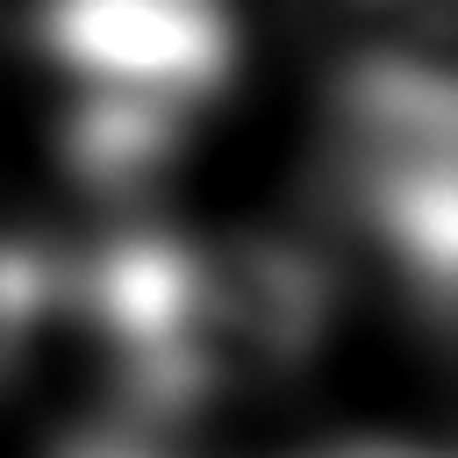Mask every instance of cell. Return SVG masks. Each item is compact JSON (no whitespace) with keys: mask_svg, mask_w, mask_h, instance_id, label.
<instances>
[{"mask_svg":"<svg viewBox=\"0 0 458 458\" xmlns=\"http://www.w3.org/2000/svg\"><path fill=\"white\" fill-rule=\"evenodd\" d=\"M329 458H429V451H408V444H344Z\"/></svg>","mask_w":458,"mask_h":458,"instance_id":"3","label":"cell"},{"mask_svg":"<svg viewBox=\"0 0 458 458\" xmlns=\"http://www.w3.org/2000/svg\"><path fill=\"white\" fill-rule=\"evenodd\" d=\"M43 50L72 86H122L172 107H208L236 64L229 0H43Z\"/></svg>","mask_w":458,"mask_h":458,"instance_id":"2","label":"cell"},{"mask_svg":"<svg viewBox=\"0 0 458 458\" xmlns=\"http://www.w3.org/2000/svg\"><path fill=\"white\" fill-rule=\"evenodd\" d=\"M329 172L429 301L458 258V93L444 50L365 43L329 93Z\"/></svg>","mask_w":458,"mask_h":458,"instance_id":"1","label":"cell"}]
</instances>
